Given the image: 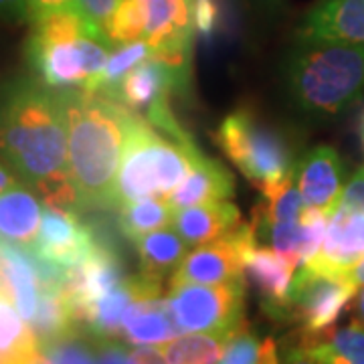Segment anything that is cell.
Masks as SVG:
<instances>
[{"mask_svg":"<svg viewBox=\"0 0 364 364\" xmlns=\"http://www.w3.org/2000/svg\"><path fill=\"white\" fill-rule=\"evenodd\" d=\"M0 156L37 188L47 207L77 213L81 205L67 166V112L63 95L33 81L0 91Z\"/></svg>","mask_w":364,"mask_h":364,"instance_id":"6da1fadb","label":"cell"},{"mask_svg":"<svg viewBox=\"0 0 364 364\" xmlns=\"http://www.w3.org/2000/svg\"><path fill=\"white\" fill-rule=\"evenodd\" d=\"M67 166L83 207L116 208V181L136 114L102 93L65 90Z\"/></svg>","mask_w":364,"mask_h":364,"instance_id":"7a4b0ae2","label":"cell"},{"mask_svg":"<svg viewBox=\"0 0 364 364\" xmlns=\"http://www.w3.org/2000/svg\"><path fill=\"white\" fill-rule=\"evenodd\" d=\"M114 45L95 33L75 6L31 21L26 59L51 90L93 91Z\"/></svg>","mask_w":364,"mask_h":364,"instance_id":"3957f363","label":"cell"},{"mask_svg":"<svg viewBox=\"0 0 364 364\" xmlns=\"http://www.w3.org/2000/svg\"><path fill=\"white\" fill-rule=\"evenodd\" d=\"M296 104L316 116H336L364 93V45L306 43L287 65Z\"/></svg>","mask_w":364,"mask_h":364,"instance_id":"277c9868","label":"cell"},{"mask_svg":"<svg viewBox=\"0 0 364 364\" xmlns=\"http://www.w3.org/2000/svg\"><path fill=\"white\" fill-rule=\"evenodd\" d=\"M200 154L193 140H176L136 114L116 181V208L132 200L168 198Z\"/></svg>","mask_w":364,"mask_h":364,"instance_id":"5b68a950","label":"cell"},{"mask_svg":"<svg viewBox=\"0 0 364 364\" xmlns=\"http://www.w3.org/2000/svg\"><path fill=\"white\" fill-rule=\"evenodd\" d=\"M215 142L255 186H267L296 172L291 146L247 109L233 112L215 132Z\"/></svg>","mask_w":364,"mask_h":364,"instance_id":"8992f818","label":"cell"},{"mask_svg":"<svg viewBox=\"0 0 364 364\" xmlns=\"http://www.w3.org/2000/svg\"><path fill=\"white\" fill-rule=\"evenodd\" d=\"M245 277L170 286L166 304L182 332H235L243 324Z\"/></svg>","mask_w":364,"mask_h":364,"instance_id":"52a82bcc","label":"cell"},{"mask_svg":"<svg viewBox=\"0 0 364 364\" xmlns=\"http://www.w3.org/2000/svg\"><path fill=\"white\" fill-rule=\"evenodd\" d=\"M356 291L358 286L348 275L322 273L304 265L289 289L287 318L298 322L301 338L320 336L336 324Z\"/></svg>","mask_w":364,"mask_h":364,"instance_id":"ba28073f","label":"cell"},{"mask_svg":"<svg viewBox=\"0 0 364 364\" xmlns=\"http://www.w3.org/2000/svg\"><path fill=\"white\" fill-rule=\"evenodd\" d=\"M257 243L253 223L239 225L233 231L215 241L198 245L170 277V286L178 284H221L243 277V263L247 249Z\"/></svg>","mask_w":364,"mask_h":364,"instance_id":"9c48e42d","label":"cell"},{"mask_svg":"<svg viewBox=\"0 0 364 364\" xmlns=\"http://www.w3.org/2000/svg\"><path fill=\"white\" fill-rule=\"evenodd\" d=\"M97 239L100 237L90 227L79 221L75 210L45 207L37 239L28 249L39 259L61 269H71L87 259Z\"/></svg>","mask_w":364,"mask_h":364,"instance_id":"30bf717a","label":"cell"},{"mask_svg":"<svg viewBox=\"0 0 364 364\" xmlns=\"http://www.w3.org/2000/svg\"><path fill=\"white\" fill-rule=\"evenodd\" d=\"M364 259V213L336 208L328 217L320 251L306 263L316 272L348 275ZM304 267V265H301Z\"/></svg>","mask_w":364,"mask_h":364,"instance_id":"8fae6325","label":"cell"},{"mask_svg":"<svg viewBox=\"0 0 364 364\" xmlns=\"http://www.w3.org/2000/svg\"><path fill=\"white\" fill-rule=\"evenodd\" d=\"M294 269L296 265L279 255L273 247H263L253 243L245 253L243 263V277L259 294L263 310L272 318L286 320L287 304H289V289L294 284Z\"/></svg>","mask_w":364,"mask_h":364,"instance_id":"7c38bea8","label":"cell"},{"mask_svg":"<svg viewBox=\"0 0 364 364\" xmlns=\"http://www.w3.org/2000/svg\"><path fill=\"white\" fill-rule=\"evenodd\" d=\"M301 198L308 208L332 215L344 191V164L338 152L330 146H316L296 168Z\"/></svg>","mask_w":364,"mask_h":364,"instance_id":"4fadbf2b","label":"cell"},{"mask_svg":"<svg viewBox=\"0 0 364 364\" xmlns=\"http://www.w3.org/2000/svg\"><path fill=\"white\" fill-rule=\"evenodd\" d=\"M304 43L364 45V0H322L299 28Z\"/></svg>","mask_w":364,"mask_h":364,"instance_id":"5bb4252c","label":"cell"},{"mask_svg":"<svg viewBox=\"0 0 364 364\" xmlns=\"http://www.w3.org/2000/svg\"><path fill=\"white\" fill-rule=\"evenodd\" d=\"M144 18V41L152 49L193 43L195 0H138Z\"/></svg>","mask_w":364,"mask_h":364,"instance_id":"9a60e30c","label":"cell"},{"mask_svg":"<svg viewBox=\"0 0 364 364\" xmlns=\"http://www.w3.org/2000/svg\"><path fill=\"white\" fill-rule=\"evenodd\" d=\"M0 269L9 286L16 312L21 314L26 322H31L33 316L37 314L41 298L39 267H37V259L33 251L2 239Z\"/></svg>","mask_w":364,"mask_h":364,"instance_id":"2e32d148","label":"cell"},{"mask_svg":"<svg viewBox=\"0 0 364 364\" xmlns=\"http://www.w3.org/2000/svg\"><path fill=\"white\" fill-rule=\"evenodd\" d=\"M233 193V174L225 168L221 162H215L200 152L195 158L191 172L174 188L168 200L174 210H178V208L196 207V205H207V203H219L225 198H231Z\"/></svg>","mask_w":364,"mask_h":364,"instance_id":"e0dca14e","label":"cell"},{"mask_svg":"<svg viewBox=\"0 0 364 364\" xmlns=\"http://www.w3.org/2000/svg\"><path fill=\"white\" fill-rule=\"evenodd\" d=\"M181 332L162 296L138 299L124 314L122 322V336L134 346H162L181 336Z\"/></svg>","mask_w":364,"mask_h":364,"instance_id":"ac0fdd59","label":"cell"},{"mask_svg":"<svg viewBox=\"0 0 364 364\" xmlns=\"http://www.w3.org/2000/svg\"><path fill=\"white\" fill-rule=\"evenodd\" d=\"M241 225L239 208L233 203H207L174 210L172 227L181 233V237L188 245H205L208 241H215L235 227Z\"/></svg>","mask_w":364,"mask_h":364,"instance_id":"d6986e66","label":"cell"},{"mask_svg":"<svg viewBox=\"0 0 364 364\" xmlns=\"http://www.w3.org/2000/svg\"><path fill=\"white\" fill-rule=\"evenodd\" d=\"M43 205L25 186H13L0 193V237L23 247H31L37 239Z\"/></svg>","mask_w":364,"mask_h":364,"instance_id":"ffe728a7","label":"cell"},{"mask_svg":"<svg viewBox=\"0 0 364 364\" xmlns=\"http://www.w3.org/2000/svg\"><path fill=\"white\" fill-rule=\"evenodd\" d=\"M299 346L316 364H364V324L352 320L320 336L301 338Z\"/></svg>","mask_w":364,"mask_h":364,"instance_id":"44dd1931","label":"cell"},{"mask_svg":"<svg viewBox=\"0 0 364 364\" xmlns=\"http://www.w3.org/2000/svg\"><path fill=\"white\" fill-rule=\"evenodd\" d=\"M134 245L140 257V273L154 279H164L166 273L176 272L188 251V243L174 227H162L144 235L134 241Z\"/></svg>","mask_w":364,"mask_h":364,"instance_id":"7402d4cb","label":"cell"},{"mask_svg":"<svg viewBox=\"0 0 364 364\" xmlns=\"http://www.w3.org/2000/svg\"><path fill=\"white\" fill-rule=\"evenodd\" d=\"M41 344L13 301L0 298V364H37Z\"/></svg>","mask_w":364,"mask_h":364,"instance_id":"603a6c76","label":"cell"},{"mask_svg":"<svg viewBox=\"0 0 364 364\" xmlns=\"http://www.w3.org/2000/svg\"><path fill=\"white\" fill-rule=\"evenodd\" d=\"M233 332H188L160 346L166 364H217Z\"/></svg>","mask_w":364,"mask_h":364,"instance_id":"cb8c5ba5","label":"cell"},{"mask_svg":"<svg viewBox=\"0 0 364 364\" xmlns=\"http://www.w3.org/2000/svg\"><path fill=\"white\" fill-rule=\"evenodd\" d=\"M28 326L39 340V344L77 328L79 324L75 322L73 310L61 286H41L39 308Z\"/></svg>","mask_w":364,"mask_h":364,"instance_id":"d4e9b609","label":"cell"},{"mask_svg":"<svg viewBox=\"0 0 364 364\" xmlns=\"http://www.w3.org/2000/svg\"><path fill=\"white\" fill-rule=\"evenodd\" d=\"M117 210H119L117 213L119 229L132 243L156 229L168 227L174 219V207L170 205L168 198L132 200V203L122 205Z\"/></svg>","mask_w":364,"mask_h":364,"instance_id":"484cf974","label":"cell"},{"mask_svg":"<svg viewBox=\"0 0 364 364\" xmlns=\"http://www.w3.org/2000/svg\"><path fill=\"white\" fill-rule=\"evenodd\" d=\"M37 364H97L91 332L77 326L57 338L43 342Z\"/></svg>","mask_w":364,"mask_h":364,"instance_id":"4316f807","label":"cell"},{"mask_svg":"<svg viewBox=\"0 0 364 364\" xmlns=\"http://www.w3.org/2000/svg\"><path fill=\"white\" fill-rule=\"evenodd\" d=\"M152 53H154V49L148 41H134L128 45L116 47L109 55L107 65L102 71V75H100L91 93H102L105 97L114 100L117 87H119L122 79L126 77V73L132 71L138 63H142L144 59L152 57Z\"/></svg>","mask_w":364,"mask_h":364,"instance_id":"83f0119b","label":"cell"},{"mask_svg":"<svg viewBox=\"0 0 364 364\" xmlns=\"http://www.w3.org/2000/svg\"><path fill=\"white\" fill-rule=\"evenodd\" d=\"M107 41L114 45H128L134 41H144V18L138 0H122L107 26Z\"/></svg>","mask_w":364,"mask_h":364,"instance_id":"f1b7e54d","label":"cell"},{"mask_svg":"<svg viewBox=\"0 0 364 364\" xmlns=\"http://www.w3.org/2000/svg\"><path fill=\"white\" fill-rule=\"evenodd\" d=\"M265 340H261L245 322L239 326L227 342L217 364H261Z\"/></svg>","mask_w":364,"mask_h":364,"instance_id":"f546056e","label":"cell"},{"mask_svg":"<svg viewBox=\"0 0 364 364\" xmlns=\"http://www.w3.org/2000/svg\"><path fill=\"white\" fill-rule=\"evenodd\" d=\"M122 0H75V9L95 33L107 39V26Z\"/></svg>","mask_w":364,"mask_h":364,"instance_id":"4dcf8cb0","label":"cell"},{"mask_svg":"<svg viewBox=\"0 0 364 364\" xmlns=\"http://www.w3.org/2000/svg\"><path fill=\"white\" fill-rule=\"evenodd\" d=\"M93 336V348L97 356V364H140L136 358V352L128 348L124 342L107 336Z\"/></svg>","mask_w":364,"mask_h":364,"instance_id":"1f68e13d","label":"cell"},{"mask_svg":"<svg viewBox=\"0 0 364 364\" xmlns=\"http://www.w3.org/2000/svg\"><path fill=\"white\" fill-rule=\"evenodd\" d=\"M338 207L346 208V210L364 213V168L358 170V172L350 178V182L344 186L342 196H340Z\"/></svg>","mask_w":364,"mask_h":364,"instance_id":"d6a6232c","label":"cell"},{"mask_svg":"<svg viewBox=\"0 0 364 364\" xmlns=\"http://www.w3.org/2000/svg\"><path fill=\"white\" fill-rule=\"evenodd\" d=\"M219 21L215 0H195V31L200 37L213 35Z\"/></svg>","mask_w":364,"mask_h":364,"instance_id":"836d02e7","label":"cell"},{"mask_svg":"<svg viewBox=\"0 0 364 364\" xmlns=\"http://www.w3.org/2000/svg\"><path fill=\"white\" fill-rule=\"evenodd\" d=\"M75 6V0H26V9H28V23L37 16H43L47 13L55 11H63Z\"/></svg>","mask_w":364,"mask_h":364,"instance_id":"e575fe53","label":"cell"},{"mask_svg":"<svg viewBox=\"0 0 364 364\" xmlns=\"http://www.w3.org/2000/svg\"><path fill=\"white\" fill-rule=\"evenodd\" d=\"M0 18L14 23V25L28 23L26 0H0Z\"/></svg>","mask_w":364,"mask_h":364,"instance_id":"d590c367","label":"cell"},{"mask_svg":"<svg viewBox=\"0 0 364 364\" xmlns=\"http://www.w3.org/2000/svg\"><path fill=\"white\" fill-rule=\"evenodd\" d=\"M282 364H316V363H314L312 358L308 356V352L304 350L299 344H296L294 348H289V350L286 352V360H284Z\"/></svg>","mask_w":364,"mask_h":364,"instance_id":"8d00e7d4","label":"cell"},{"mask_svg":"<svg viewBox=\"0 0 364 364\" xmlns=\"http://www.w3.org/2000/svg\"><path fill=\"white\" fill-rule=\"evenodd\" d=\"M16 184H18V182H16V178L13 176V172L6 168V166H2V162H0V193L13 188Z\"/></svg>","mask_w":364,"mask_h":364,"instance_id":"74e56055","label":"cell"},{"mask_svg":"<svg viewBox=\"0 0 364 364\" xmlns=\"http://www.w3.org/2000/svg\"><path fill=\"white\" fill-rule=\"evenodd\" d=\"M261 364H279L277 360V346L272 338H265V352H263V360Z\"/></svg>","mask_w":364,"mask_h":364,"instance_id":"f35d334b","label":"cell"},{"mask_svg":"<svg viewBox=\"0 0 364 364\" xmlns=\"http://www.w3.org/2000/svg\"><path fill=\"white\" fill-rule=\"evenodd\" d=\"M350 279L358 287L364 286V259L360 261V263H358V265H356L354 269H352V272H350Z\"/></svg>","mask_w":364,"mask_h":364,"instance_id":"ab89813d","label":"cell"},{"mask_svg":"<svg viewBox=\"0 0 364 364\" xmlns=\"http://www.w3.org/2000/svg\"><path fill=\"white\" fill-rule=\"evenodd\" d=\"M356 314H358V322L364 324V286L358 287L356 291Z\"/></svg>","mask_w":364,"mask_h":364,"instance_id":"60d3db41","label":"cell"},{"mask_svg":"<svg viewBox=\"0 0 364 364\" xmlns=\"http://www.w3.org/2000/svg\"><path fill=\"white\" fill-rule=\"evenodd\" d=\"M0 296H4V298H9L11 301H13V298H11V291H9V286H6V282H4L2 269H0Z\"/></svg>","mask_w":364,"mask_h":364,"instance_id":"b9f144b4","label":"cell"},{"mask_svg":"<svg viewBox=\"0 0 364 364\" xmlns=\"http://www.w3.org/2000/svg\"><path fill=\"white\" fill-rule=\"evenodd\" d=\"M363 140H364V130H363Z\"/></svg>","mask_w":364,"mask_h":364,"instance_id":"7bdbcfd3","label":"cell"},{"mask_svg":"<svg viewBox=\"0 0 364 364\" xmlns=\"http://www.w3.org/2000/svg\"><path fill=\"white\" fill-rule=\"evenodd\" d=\"M0 243H2V237H0Z\"/></svg>","mask_w":364,"mask_h":364,"instance_id":"ee69618b","label":"cell"}]
</instances>
